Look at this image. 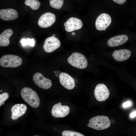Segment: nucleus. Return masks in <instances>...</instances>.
Instances as JSON below:
<instances>
[{
  "instance_id": "obj_1",
  "label": "nucleus",
  "mask_w": 136,
  "mask_h": 136,
  "mask_svg": "<svg viewBox=\"0 0 136 136\" xmlns=\"http://www.w3.org/2000/svg\"><path fill=\"white\" fill-rule=\"evenodd\" d=\"M21 95L23 100L31 107L37 108L39 106L40 98L36 91L31 88L28 87L22 88Z\"/></svg>"
},
{
  "instance_id": "obj_2",
  "label": "nucleus",
  "mask_w": 136,
  "mask_h": 136,
  "mask_svg": "<svg viewBox=\"0 0 136 136\" xmlns=\"http://www.w3.org/2000/svg\"><path fill=\"white\" fill-rule=\"evenodd\" d=\"M111 124L110 121L108 117L98 115L90 119L87 126L96 130H101L108 128Z\"/></svg>"
},
{
  "instance_id": "obj_3",
  "label": "nucleus",
  "mask_w": 136,
  "mask_h": 136,
  "mask_svg": "<svg viewBox=\"0 0 136 136\" xmlns=\"http://www.w3.org/2000/svg\"><path fill=\"white\" fill-rule=\"evenodd\" d=\"M67 61L73 66L81 69L85 68L88 65L87 61L85 56L77 52L72 53L68 58Z\"/></svg>"
},
{
  "instance_id": "obj_4",
  "label": "nucleus",
  "mask_w": 136,
  "mask_h": 136,
  "mask_svg": "<svg viewBox=\"0 0 136 136\" xmlns=\"http://www.w3.org/2000/svg\"><path fill=\"white\" fill-rule=\"evenodd\" d=\"M22 59L15 55L7 54L3 56L0 59V65L4 67L15 68L20 66Z\"/></svg>"
},
{
  "instance_id": "obj_5",
  "label": "nucleus",
  "mask_w": 136,
  "mask_h": 136,
  "mask_svg": "<svg viewBox=\"0 0 136 136\" xmlns=\"http://www.w3.org/2000/svg\"><path fill=\"white\" fill-rule=\"evenodd\" d=\"M94 94L97 100L102 101H105L109 97L110 92L108 89L105 84L100 83L96 86Z\"/></svg>"
},
{
  "instance_id": "obj_6",
  "label": "nucleus",
  "mask_w": 136,
  "mask_h": 136,
  "mask_svg": "<svg viewBox=\"0 0 136 136\" xmlns=\"http://www.w3.org/2000/svg\"><path fill=\"white\" fill-rule=\"evenodd\" d=\"M32 79L35 84L41 88L47 89L52 86L51 81L45 77L40 73L37 72L35 73L33 76Z\"/></svg>"
},
{
  "instance_id": "obj_7",
  "label": "nucleus",
  "mask_w": 136,
  "mask_h": 136,
  "mask_svg": "<svg viewBox=\"0 0 136 136\" xmlns=\"http://www.w3.org/2000/svg\"><path fill=\"white\" fill-rule=\"evenodd\" d=\"M111 22V18L110 15L107 13H102L96 19L95 27L96 29L98 30H104L108 27Z\"/></svg>"
},
{
  "instance_id": "obj_8",
  "label": "nucleus",
  "mask_w": 136,
  "mask_h": 136,
  "mask_svg": "<svg viewBox=\"0 0 136 136\" xmlns=\"http://www.w3.org/2000/svg\"><path fill=\"white\" fill-rule=\"evenodd\" d=\"M56 17L53 14L49 12L45 13L39 18L38 22V25L42 28H46L51 26L55 22Z\"/></svg>"
},
{
  "instance_id": "obj_9",
  "label": "nucleus",
  "mask_w": 136,
  "mask_h": 136,
  "mask_svg": "<svg viewBox=\"0 0 136 136\" xmlns=\"http://www.w3.org/2000/svg\"><path fill=\"white\" fill-rule=\"evenodd\" d=\"M69 107L66 105L62 106L61 103L55 104L53 107L51 114L53 117L55 118L63 117L69 113Z\"/></svg>"
},
{
  "instance_id": "obj_10",
  "label": "nucleus",
  "mask_w": 136,
  "mask_h": 136,
  "mask_svg": "<svg viewBox=\"0 0 136 136\" xmlns=\"http://www.w3.org/2000/svg\"><path fill=\"white\" fill-rule=\"evenodd\" d=\"M60 45V42L58 38L55 37L51 36L45 40L43 48L46 52L50 53L58 48Z\"/></svg>"
},
{
  "instance_id": "obj_11",
  "label": "nucleus",
  "mask_w": 136,
  "mask_h": 136,
  "mask_svg": "<svg viewBox=\"0 0 136 136\" xmlns=\"http://www.w3.org/2000/svg\"><path fill=\"white\" fill-rule=\"evenodd\" d=\"M63 25L66 31L71 32L80 29L82 26L83 23L80 19L71 17L64 23Z\"/></svg>"
},
{
  "instance_id": "obj_12",
  "label": "nucleus",
  "mask_w": 136,
  "mask_h": 136,
  "mask_svg": "<svg viewBox=\"0 0 136 136\" xmlns=\"http://www.w3.org/2000/svg\"><path fill=\"white\" fill-rule=\"evenodd\" d=\"M59 80L61 85L67 89L72 90L75 87L74 79L67 73H61L59 76Z\"/></svg>"
},
{
  "instance_id": "obj_13",
  "label": "nucleus",
  "mask_w": 136,
  "mask_h": 136,
  "mask_svg": "<svg viewBox=\"0 0 136 136\" xmlns=\"http://www.w3.org/2000/svg\"><path fill=\"white\" fill-rule=\"evenodd\" d=\"M27 107L26 106L23 104H17L11 107V118L13 120H15L23 115L25 113Z\"/></svg>"
},
{
  "instance_id": "obj_14",
  "label": "nucleus",
  "mask_w": 136,
  "mask_h": 136,
  "mask_svg": "<svg viewBox=\"0 0 136 136\" xmlns=\"http://www.w3.org/2000/svg\"><path fill=\"white\" fill-rule=\"evenodd\" d=\"M18 16V12L12 9H3L0 10V18L6 21L14 20Z\"/></svg>"
},
{
  "instance_id": "obj_15",
  "label": "nucleus",
  "mask_w": 136,
  "mask_h": 136,
  "mask_svg": "<svg viewBox=\"0 0 136 136\" xmlns=\"http://www.w3.org/2000/svg\"><path fill=\"white\" fill-rule=\"evenodd\" d=\"M128 39V36L125 35H121L113 37L108 40L107 44L111 47L117 46L124 43Z\"/></svg>"
},
{
  "instance_id": "obj_16",
  "label": "nucleus",
  "mask_w": 136,
  "mask_h": 136,
  "mask_svg": "<svg viewBox=\"0 0 136 136\" xmlns=\"http://www.w3.org/2000/svg\"><path fill=\"white\" fill-rule=\"evenodd\" d=\"M131 55V52L129 50L122 49L115 50L112 56L116 60L119 61H122L128 59Z\"/></svg>"
},
{
  "instance_id": "obj_17",
  "label": "nucleus",
  "mask_w": 136,
  "mask_h": 136,
  "mask_svg": "<svg viewBox=\"0 0 136 136\" xmlns=\"http://www.w3.org/2000/svg\"><path fill=\"white\" fill-rule=\"evenodd\" d=\"M12 30L10 29H6L0 35V46H6L9 44V38L13 34Z\"/></svg>"
},
{
  "instance_id": "obj_18",
  "label": "nucleus",
  "mask_w": 136,
  "mask_h": 136,
  "mask_svg": "<svg viewBox=\"0 0 136 136\" xmlns=\"http://www.w3.org/2000/svg\"><path fill=\"white\" fill-rule=\"evenodd\" d=\"M24 4L34 10H38L40 5V2L37 0H25Z\"/></svg>"
},
{
  "instance_id": "obj_19",
  "label": "nucleus",
  "mask_w": 136,
  "mask_h": 136,
  "mask_svg": "<svg viewBox=\"0 0 136 136\" xmlns=\"http://www.w3.org/2000/svg\"><path fill=\"white\" fill-rule=\"evenodd\" d=\"M64 0H50V6L56 9H60L63 4Z\"/></svg>"
},
{
  "instance_id": "obj_20",
  "label": "nucleus",
  "mask_w": 136,
  "mask_h": 136,
  "mask_svg": "<svg viewBox=\"0 0 136 136\" xmlns=\"http://www.w3.org/2000/svg\"><path fill=\"white\" fill-rule=\"evenodd\" d=\"M20 42L23 46L28 45L32 47H33L35 44V41L34 38L31 39L27 38L26 39H23L20 40Z\"/></svg>"
},
{
  "instance_id": "obj_21",
  "label": "nucleus",
  "mask_w": 136,
  "mask_h": 136,
  "mask_svg": "<svg viewBox=\"0 0 136 136\" xmlns=\"http://www.w3.org/2000/svg\"><path fill=\"white\" fill-rule=\"evenodd\" d=\"M62 136H84V135L79 132L70 130H64L62 133Z\"/></svg>"
},
{
  "instance_id": "obj_22",
  "label": "nucleus",
  "mask_w": 136,
  "mask_h": 136,
  "mask_svg": "<svg viewBox=\"0 0 136 136\" xmlns=\"http://www.w3.org/2000/svg\"><path fill=\"white\" fill-rule=\"evenodd\" d=\"M9 97V94L7 92H5L0 94V106L3 105L4 101L6 100Z\"/></svg>"
},
{
  "instance_id": "obj_23",
  "label": "nucleus",
  "mask_w": 136,
  "mask_h": 136,
  "mask_svg": "<svg viewBox=\"0 0 136 136\" xmlns=\"http://www.w3.org/2000/svg\"><path fill=\"white\" fill-rule=\"evenodd\" d=\"M114 2L119 4H122L124 3L126 0H112Z\"/></svg>"
},
{
  "instance_id": "obj_24",
  "label": "nucleus",
  "mask_w": 136,
  "mask_h": 136,
  "mask_svg": "<svg viewBox=\"0 0 136 136\" xmlns=\"http://www.w3.org/2000/svg\"><path fill=\"white\" fill-rule=\"evenodd\" d=\"M131 103L130 102L128 101L123 104V107L124 108H126L131 106Z\"/></svg>"
},
{
  "instance_id": "obj_25",
  "label": "nucleus",
  "mask_w": 136,
  "mask_h": 136,
  "mask_svg": "<svg viewBox=\"0 0 136 136\" xmlns=\"http://www.w3.org/2000/svg\"><path fill=\"white\" fill-rule=\"evenodd\" d=\"M130 116L131 118H133L136 116V111H134L130 113Z\"/></svg>"
},
{
  "instance_id": "obj_26",
  "label": "nucleus",
  "mask_w": 136,
  "mask_h": 136,
  "mask_svg": "<svg viewBox=\"0 0 136 136\" xmlns=\"http://www.w3.org/2000/svg\"><path fill=\"white\" fill-rule=\"evenodd\" d=\"M71 35L72 36H74L75 35V33L74 32H73L71 33Z\"/></svg>"
},
{
  "instance_id": "obj_27",
  "label": "nucleus",
  "mask_w": 136,
  "mask_h": 136,
  "mask_svg": "<svg viewBox=\"0 0 136 136\" xmlns=\"http://www.w3.org/2000/svg\"><path fill=\"white\" fill-rule=\"evenodd\" d=\"M52 36H54V37H55V35L54 34H53Z\"/></svg>"
},
{
  "instance_id": "obj_28",
  "label": "nucleus",
  "mask_w": 136,
  "mask_h": 136,
  "mask_svg": "<svg viewBox=\"0 0 136 136\" xmlns=\"http://www.w3.org/2000/svg\"><path fill=\"white\" fill-rule=\"evenodd\" d=\"M106 29H104L103 30L104 31Z\"/></svg>"
},
{
  "instance_id": "obj_29",
  "label": "nucleus",
  "mask_w": 136,
  "mask_h": 136,
  "mask_svg": "<svg viewBox=\"0 0 136 136\" xmlns=\"http://www.w3.org/2000/svg\"><path fill=\"white\" fill-rule=\"evenodd\" d=\"M0 91H1V92H2V90H1Z\"/></svg>"
}]
</instances>
